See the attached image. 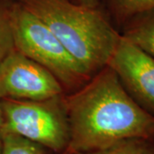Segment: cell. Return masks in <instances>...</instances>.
Returning a JSON list of instances; mask_svg holds the SVG:
<instances>
[{"mask_svg": "<svg viewBox=\"0 0 154 154\" xmlns=\"http://www.w3.org/2000/svg\"><path fill=\"white\" fill-rule=\"evenodd\" d=\"M64 99L70 135L65 154L130 139H154V116L130 97L108 65Z\"/></svg>", "mask_w": 154, "mask_h": 154, "instance_id": "1", "label": "cell"}, {"mask_svg": "<svg viewBox=\"0 0 154 154\" xmlns=\"http://www.w3.org/2000/svg\"><path fill=\"white\" fill-rule=\"evenodd\" d=\"M51 31L90 77L108 65L122 37L98 8L70 0H17Z\"/></svg>", "mask_w": 154, "mask_h": 154, "instance_id": "2", "label": "cell"}, {"mask_svg": "<svg viewBox=\"0 0 154 154\" xmlns=\"http://www.w3.org/2000/svg\"><path fill=\"white\" fill-rule=\"evenodd\" d=\"M15 49L45 68L65 94L77 91L91 77L44 22L19 1L9 5Z\"/></svg>", "mask_w": 154, "mask_h": 154, "instance_id": "3", "label": "cell"}, {"mask_svg": "<svg viewBox=\"0 0 154 154\" xmlns=\"http://www.w3.org/2000/svg\"><path fill=\"white\" fill-rule=\"evenodd\" d=\"M64 96L42 100H0L4 118L0 133L15 134L55 154H65L70 135Z\"/></svg>", "mask_w": 154, "mask_h": 154, "instance_id": "4", "label": "cell"}, {"mask_svg": "<svg viewBox=\"0 0 154 154\" xmlns=\"http://www.w3.org/2000/svg\"><path fill=\"white\" fill-rule=\"evenodd\" d=\"M63 94L55 77L15 48L0 63V100H42Z\"/></svg>", "mask_w": 154, "mask_h": 154, "instance_id": "5", "label": "cell"}, {"mask_svg": "<svg viewBox=\"0 0 154 154\" xmlns=\"http://www.w3.org/2000/svg\"><path fill=\"white\" fill-rule=\"evenodd\" d=\"M108 66L142 109L154 116V58L122 35Z\"/></svg>", "mask_w": 154, "mask_h": 154, "instance_id": "6", "label": "cell"}, {"mask_svg": "<svg viewBox=\"0 0 154 154\" xmlns=\"http://www.w3.org/2000/svg\"><path fill=\"white\" fill-rule=\"evenodd\" d=\"M121 29L124 38L154 58V9L132 18Z\"/></svg>", "mask_w": 154, "mask_h": 154, "instance_id": "7", "label": "cell"}, {"mask_svg": "<svg viewBox=\"0 0 154 154\" xmlns=\"http://www.w3.org/2000/svg\"><path fill=\"white\" fill-rule=\"evenodd\" d=\"M110 17L120 28L146 11L154 9V0H105Z\"/></svg>", "mask_w": 154, "mask_h": 154, "instance_id": "8", "label": "cell"}, {"mask_svg": "<svg viewBox=\"0 0 154 154\" xmlns=\"http://www.w3.org/2000/svg\"><path fill=\"white\" fill-rule=\"evenodd\" d=\"M2 154H55L43 146L11 133H0Z\"/></svg>", "mask_w": 154, "mask_h": 154, "instance_id": "9", "label": "cell"}, {"mask_svg": "<svg viewBox=\"0 0 154 154\" xmlns=\"http://www.w3.org/2000/svg\"><path fill=\"white\" fill-rule=\"evenodd\" d=\"M73 154H154V139H130L105 148Z\"/></svg>", "mask_w": 154, "mask_h": 154, "instance_id": "10", "label": "cell"}, {"mask_svg": "<svg viewBox=\"0 0 154 154\" xmlns=\"http://www.w3.org/2000/svg\"><path fill=\"white\" fill-rule=\"evenodd\" d=\"M14 48L9 5L0 3V63Z\"/></svg>", "mask_w": 154, "mask_h": 154, "instance_id": "11", "label": "cell"}, {"mask_svg": "<svg viewBox=\"0 0 154 154\" xmlns=\"http://www.w3.org/2000/svg\"><path fill=\"white\" fill-rule=\"evenodd\" d=\"M76 3L87 7L98 8L99 0H76Z\"/></svg>", "mask_w": 154, "mask_h": 154, "instance_id": "12", "label": "cell"}, {"mask_svg": "<svg viewBox=\"0 0 154 154\" xmlns=\"http://www.w3.org/2000/svg\"><path fill=\"white\" fill-rule=\"evenodd\" d=\"M3 122H4V118H3V113H2V109L0 106V130L3 127Z\"/></svg>", "mask_w": 154, "mask_h": 154, "instance_id": "13", "label": "cell"}, {"mask_svg": "<svg viewBox=\"0 0 154 154\" xmlns=\"http://www.w3.org/2000/svg\"><path fill=\"white\" fill-rule=\"evenodd\" d=\"M0 154H2V140H1V137H0Z\"/></svg>", "mask_w": 154, "mask_h": 154, "instance_id": "14", "label": "cell"}, {"mask_svg": "<svg viewBox=\"0 0 154 154\" xmlns=\"http://www.w3.org/2000/svg\"><path fill=\"white\" fill-rule=\"evenodd\" d=\"M70 1H73V2H76V0H70Z\"/></svg>", "mask_w": 154, "mask_h": 154, "instance_id": "15", "label": "cell"}]
</instances>
